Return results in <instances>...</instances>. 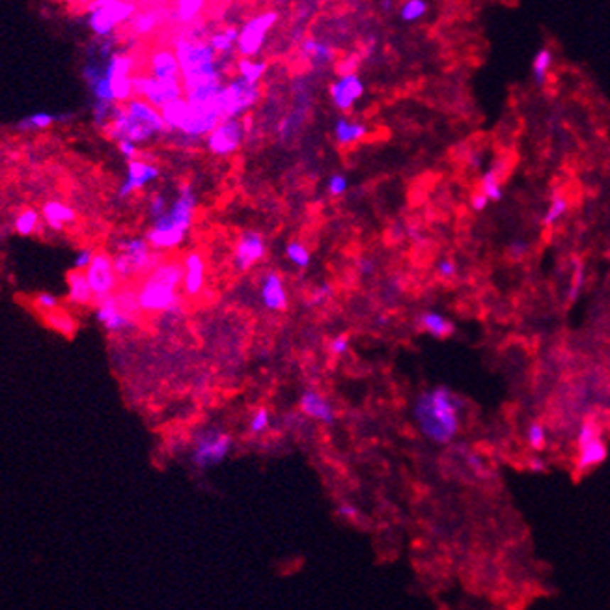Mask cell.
Instances as JSON below:
<instances>
[{"label": "cell", "instance_id": "55", "mask_svg": "<svg viewBox=\"0 0 610 610\" xmlns=\"http://www.w3.org/2000/svg\"><path fill=\"white\" fill-rule=\"evenodd\" d=\"M118 151H120V156L124 157V159H127V163L129 160H135L138 159V156H141V150H138V146L133 144V142H118Z\"/></svg>", "mask_w": 610, "mask_h": 610}, {"label": "cell", "instance_id": "41", "mask_svg": "<svg viewBox=\"0 0 610 610\" xmlns=\"http://www.w3.org/2000/svg\"><path fill=\"white\" fill-rule=\"evenodd\" d=\"M567 207H570L567 198H565L564 195H555L552 196V200H550L549 207H547L545 215H543V219H541V224L545 226V228L555 226L556 222H558L565 213H567Z\"/></svg>", "mask_w": 610, "mask_h": 610}, {"label": "cell", "instance_id": "38", "mask_svg": "<svg viewBox=\"0 0 610 610\" xmlns=\"http://www.w3.org/2000/svg\"><path fill=\"white\" fill-rule=\"evenodd\" d=\"M555 62V56H552V50L543 47L535 53L534 60H532V75H534L535 85L543 86L547 82V77H549L550 65Z\"/></svg>", "mask_w": 610, "mask_h": 610}, {"label": "cell", "instance_id": "58", "mask_svg": "<svg viewBox=\"0 0 610 610\" xmlns=\"http://www.w3.org/2000/svg\"><path fill=\"white\" fill-rule=\"evenodd\" d=\"M530 467H532V470H538V472H545L547 470L545 461L541 459V457H535V459H532Z\"/></svg>", "mask_w": 610, "mask_h": 610}, {"label": "cell", "instance_id": "26", "mask_svg": "<svg viewBox=\"0 0 610 610\" xmlns=\"http://www.w3.org/2000/svg\"><path fill=\"white\" fill-rule=\"evenodd\" d=\"M41 220L53 232H62L65 226H71L77 220V213L71 205L60 200H47L41 205Z\"/></svg>", "mask_w": 610, "mask_h": 610}, {"label": "cell", "instance_id": "36", "mask_svg": "<svg viewBox=\"0 0 610 610\" xmlns=\"http://www.w3.org/2000/svg\"><path fill=\"white\" fill-rule=\"evenodd\" d=\"M58 121V116L50 114V112H34V114H28L25 118H21L17 121V129L25 131V133H31V131H45L49 127H53Z\"/></svg>", "mask_w": 610, "mask_h": 610}, {"label": "cell", "instance_id": "47", "mask_svg": "<svg viewBox=\"0 0 610 610\" xmlns=\"http://www.w3.org/2000/svg\"><path fill=\"white\" fill-rule=\"evenodd\" d=\"M334 297V285L330 282H321L310 290V295H308V306H320L325 305L327 300H330Z\"/></svg>", "mask_w": 610, "mask_h": 610}, {"label": "cell", "instance_id": "29", "mask_svg": "<svg viewBox=\"0 0 610 610\" xmlns=\"http://www.w3.org/2000/svg\"><path fill=\"white\" fill-rule=\"evenodd\" d=\"M67 300L73 306H90L95 305L92 288L86 281V275L82 271L71 269L67 273Z\"/></svg>", "mask_w": 610, "mask_h": 610}, {"label": "cell", "instance_id": "3", "mask_svg": "<svg viewBox=\"0 0 610 610\" xmlns=\"http://www.w3.org/2000/svg\"><path fill=\"white\" fill-rule=\"evenodd\" d=\"M181 71L183 94L202 86L220 85L224 82V71L230 60H222L205 40L190 34L180 36L172 45Z\"/></svg>", "mask_w": 610, "mask_h": 610}, {"label": "cell", "instance_id": "20", "mask_svg": "<svg viewBox=\"0 0 610 610\" xmlns=\"http://www.w3.org/2000/svg\"><path fill=\"white\" fill-rule=\"evenodd\" d=\"M95 320L99 321V325L107 332H114V334L126 332V330L133 329V325H135V315L121 310L120 305L116 303L114 295L95 305Z\"/></svg>", "mask_w": 610, "mask_h": 610}, {"label": "cell", "instance_id": "9", "mask_svg": "<svg viewBox=\"0 0 610 610\" xmlns=\"http://www.w3.org/2000/svg\"><path fill=\"white\" fill-rule=\"evenodd\" d=\"M232 445H234V439L230 433L217 430V427L202 430L192 442L190 463L198 470L215 469L230 455Z\"/></svg>", "mask_w": 610, "mask_h": 610}, {"label": "cell", "instance_id": "10", "mask_svg": "<svg viewBox=\"0 0 610 610\" xmlns=\"http://www.w3.org/2000/svg\"><path fill=\"white\" fill-rule=\"evenodd\" d=\"M281 16L275 10H266L249 17L241 25L239 38H237V55L241 58H258L263 45H266L267 36L275 28Z\"/></svg>", "mask_w": 610, "mask_h": 610}, {"label": "cell", "instance_id": "45", "mask_svg": "<svg viewBox=\"0 0 610 610\" xmlns=\"http://www.w3.org/2000/svg\"><path fill=\"white\" fill-rule=\"evenodd\" d=\"M32 306H34V310H38L41 314V317L45 314H50V312L55 310H60V300H58V297L53 295V293H38V295L34 297V300H32Z\"/></svg>", "mask_w": 610, "mask_h": 610}, {"label": "cell", "instance_id": "48", "mask_svg": "<svg viewBox=\"0 0 610 610\" xmlns=\"http://www.w3.org/2000/svg\"><path fill=\"white\" fill-rule=\"evenodd\" d=\"M116 105H110V103H99V101H94V107H92V116H94V124L99 129H105L109 126L110 116H112V110Z\"/></svg>", "mask_w": 610, "mask_h": 610}, {"label": "cell", "instance_id": "46", "mask_svg": "<svg viewBox=\"0 0 610 610\" xmlns=\"http://www.w3.org/2000/svg\"><path fill=\"white\" fill-rule=\"evenodd\" d=\"M170 205V198L165 195V192H153L148 200V217L151 220H157L159 217H163Z\"/></svg>", "mask_w": 610, "mask_h": 610}, {"label": "cell", "instance_id": "17", "mask_svg": "<svg viewBox=\"0 0 610 610\" xmlns=\"http://www.w3.org/2000/svg\"><path fill=\"white\" fill-rule=\"evenodd\" d=\"M160 168L150 159H144V157H138L135 160H129L127 163V170L126 178L118 187V198L120 200H127L131 196L138 192V190L146 189L148 185H151L153 181L159 180Z\"/></svg>", "mask_w": 610, "mask_h": 610}, {"label": "cell", "instance_id": "27", "mask_svg": "<svg viewBox=\"0 0 610 610\" xmlns=\"http://www.w3.org/2000/svg\"><path fill=\"white\" fill-rule=\"evenodd\" d=\"M416 323H418L420 330L427 332V334L437 338V340L450 338L455 332L454 321H452L450 317H446L445 314H440V312L435 310H424L416 317Z\"/></svg>", "mask_w": 610, "mask_h": 610}, {"label": "cell", "instance_id": "52", "mask_svg": "<svg viewBox=\"0 0 610 610\" xmlns=\"http://www.w3.org/2000/svg\"><path fill=\"white\" fill-rule=\"evenodd\" d=\"M94 256H95L94 249H80V251L75 254V258H73V269L82 271V273H85V271L90 267Z\"/></svg>", "mask_w": 610, "mask_h": 610}, {"label": "cell", "instance_id": "28", "mask_svg": "<svg viewBox=\"0 0 610 610\" xmlns=\"http://www.w3.org/2000/svg\"><path fill=\"white\" fill-rule=\"evenodd\" d=\"M168 17H170V11L165 8H148V10L136 11V16L131 19V31L138 38L153 34Z\"/></svg>", "mask_w": 610, "mask_h": 610}, {"label": "cell", "instance_id": "22", "mask_svg": "<svg viewBox=\"0 0 610 610\" xmlns=\"http://www.w3.org/2000/svg\"><path fill=\"white\" fill-rule=\"evenodd\" d=\"M299 409L306 418L320 422V424L332 425L336 422L334 405L317 391L303 392L299 398Z\"/></svg>", "mask_w": 610, "mask_h": 610}, {"label": "cell", "instance_id": "33", "mask_svg": "<svg viewBox=\"0 0 610 610\" xmlns=\"http://www.w3.org/2000/svg\"><path fill=\"white\" fill-rule=\"evenodd\" d=\"M205 10L204 0H180L170 10V19L181 26H190Z\"/></svg>", "mask_w": 610, "mask_h": 610}, {"label": "cell", "instance_id": "6", "mask_svg": "<svg viewBox=\"0 0 610 610\" xmlns=\"http://www.w3.org/2000/svg\"><path fill=\"white\" fill-rule=\"evenodd\" d=\"M112 263L118 281L127 282L141 275H150L160 263V254L156 252L141 235L121 237L116 243V252L112 254Z\"/></svg>", "mask_w": 610, "mask_h": 610}, {"label": "cell", "instance_id": "44", "mask_svg": "<svg viewBox=\"0 0 610 610\" xmlns=\"http://www.w3.org/2000/svg\"><path fill=\"white\" fill-rule=\"evenodd\" d=\"M271 425V413L266 407H260L252 413L251 420H249V431L252 435H261L263 431L269 430Z\"/></svg>", "mask_w": 610, "mask_h": 610}, {"label": "cell", "instance_id": "59", "mask_svg": "<svg viewBox=\"0 0 610 610\" xmlns=\"http://www.w3.org/2000/svg\"><path fill=\"white\" fill-rule=\"evenodd\" d=\"M469 165L472 166V168H480V166H481V156H480V153H470Z\"/></svg>", "mask_w": 610, "mask_h": 610}, {"label": "cell", "instance_id": "53", "mask_svg": "<svg viewBox=\"0 0 610 610\" xmlns=\"http://www.w3.org/2000/svg\"><path fill=\"white\" fill-rule=\"evenodd\" d=\"M336 516L344 521H356L360 517V511L355 504H349V502H340L336 506Z\"/></svg>", "mask_w": 610, "mask_h": 610}, {"label": "cell", "instance_id": "12", "mask_svg": "<svg viewBox=\"0 0 610 610\" xmlns=\"http://www.w3.org/2000/svg\"><path fill=\"white\" fill-rule=\"evenodd\" d=\"M133 94L141 97L157 110H163L166 105L183 97V85L181 80H159L148 73H135L133 77Z\"/></svg>", "mask_w": 610, "mask_h": 610}, {"label": "cell", "instance_id": "2", "mask_svg": "<svg viewBox=\"0 0 610 610\" xmlns=\"http://www.w3.org/2000/svg\"><path fill=\"white\" fill-rule=\"evenodd\" d=\"M196 209H198V195L192 183L183 181L175 189L174 198L170 200L165 215L151 220L150 228L146 232L144 237L151 249L159 254L180 249L195 224Z\"/></svg>", "mask_w": 610, "mask_h": 610}, {"label": "cell", "instance_id": "37", "mask_svg": "<svg viewBox=\"0 0 610 610\" xmlns=\"http://www.w3.org/2000/svg\"><path fill=\"white\" fill-rule=\"evenodd\" d=\"M43 321H45L47 327H50V329L64 336H73L77 332L75 317L67 314L65 310H55L50 312V314H45L43 315Z\"/></svg>", "mask_w": 610, "mask_h": 610}, {"label": "cell", "instance_id": "40", "mask_svg": "<svg viewBox=\"0 0 610 610\" xmlns=\"http://www.w3.org/2000/svg\"><path fill=\"white\" fill-rule=\"evenodd\" d=\"M430 11V4L425 0H407L400 6V19L407 25H413V23H418L420 19H424L425 13Z\"/></svg>", "mask_w": 610, "mask_h": 610}, {"label": "cell", "instance_id": "56", "mask_svg": "<svg viewBox=\"0 0 610 610\" xmlns=\"http://www.w3.org/2000/svg\"><path fill=\"white\" fill-rule=\"evenodd\" d=\"M356 269L362 276H371L377 271V263L374 258H360L356 263Z\"/></svg>", "mask_w": 610, "mask_h": 610}, {"label": "cell", "instance_id": "5", "mask_svg": "<svg viewBox=\"0 0 610 610\" xmlns=\"http://www.w3.org/2000/svg\"><path fill=\"white\" fill-rule=\"evenodd\" d=\"M183 267L180 261H160L150 275H146L136 291L138 310L146 314H168L180 305V288Z\"/></svg>", "mask_w": 610, "mask_h": 610}, {"label": "cell", "instance_id": "34", "mask_svg": "<svg viewBox=\"0 0 610 610\" xmlns=\"http://www.w3.org/2000/svg\"><path fill=\"white\" fill-rule=\"evenodd\" d=\"M187 114H189V105H187L185 97L174 101V103L166 105L165 109L160 110V116H163V121H165V127L168 133H180L181 126L187 120Z\"/></svg>", "mask_w": 610, "mask_h": 610}, {"label": "cell", "instance_id": "24", "mask_svg": "<svg viewBox=\"0 0 610 610\" xmlns=\"http://www.w3.org/2000/svg\"><path fill=\"white\" fill-rule=\"evenodd\" d=\"M300 55L312 67H325L336 62V49L329 41L317 38H303L299 45Z\"/></svg>", "mask_w": 610, "mask_h": 610}, {"label": "cell", "instance_id": "1", "mask_svg": "<svg viewBox=\"0 0 610 610\" xmlns=\"http://www.w3.org/2000/svg\"><path fill=\"white\" fill-rule=\"evenodd\" d=\"M463 400L452 388L437 385L420 392L413 403V420L422 435L435 445H450L461 430Z\"/></svg>", "mask_w": 610, "mask_h": 610}, {"label": "cell", "instance_id": "21", "mask_svg": "<svg viewBox=\"0 0 610 610\" xmlns=\"http://www.w3.org/2000/svg\"><path fill=\"white\" fill-rule=\"evenodd\" d=\"M181 267H183L181 290L187 297H198L205 285V258L200 252L190 251L181 261Z\"/></svg>", "mask_w": 610, "mask_h": 610}, {"label": "cell", "instance_id": "14", "mask_svg": "<svg viewBox=\"0 0 610 610\" xmlns=\"http://www.w3.org/2000/svg\"><path fill=\"white\" fill-rule=\"evenodd\" d=\"M246 120H220L219 126L205 136V150L215 157L235 156L246 138Z\"/></svg>", "mask_w": 610, "mask_h": 610}, {"label": "cell", "instance_id": "8", "mask_svg": "<svg viewBox=\"0 0 610 610\" xmlns=\"http://www.w3.org/2000/svg\"><path fill=\"white\" fill-rule=\"evenodd\" d=\"M261 86L245 82L239 77H230L220 86L217 95V110L222 120H245V116L258 105Z\"/></svg>", "mask_w": 610, "mask_h": 610}, {"label": "cell", "instance_id": "25", "mask_svg": "<svg viewBox=\"0 0 610 610\" xmlns=\"http://www.w3.org/2000/svg\"><path fill=\"white\" fill-rule=\"evenodd\" d=\"M370 133V127L366 121L355 120V118H338L332 127V135H334L336 144L342 148H349V146L356 144V142L364 141Z\"/></svg>", "mask_w": 610, "mask_h": 610}, {"label": "cell", "instance_id": "19", "mask_svg": "<svg viewBox=\"0 0 610 610\" xmlns=\"http://www.w3.org/2000/svg\"><path fill=\"white\" fill-rule=\"evenodd\" d=\"M260 303L267 312H282L288 308V290L281 273L269 269L261 275Z\"/></svg>", "mask_w": 610, "mask_h": 610}, {"label": "cell", "instance_id": "50", "mask_svg": "<svg viewBox=\"0 0 610 610\" xmlns=\"http://www.w3.org/2000/svg\"><path fill=\"white\" fill-rule=\"evenodd\" d=\"M435 271L440 281H452V278H455V275H457V263H455L452 258H442V260H439V263H437Z\"/></svg>", "mask_w": 610, "mask_h": 610}, {"label": "cell", "instance_id": "15", "mask_svg": "<svg viewBox=\"0 0 610 610\" xmlns=\"http://www.w3.org/2000/svg\"><path fill=\"white\" fill-rule=\"evenodd\" d=\"M86 281L90 284L92 293H94L95 305L101 300L109 299L118 290V276H116L114 263H112V254L109 252H95L90 267L85 271Z\"/></svg>", "mask_w": 610, "mask_h": 610}, {"label": "cell", "instance_id": "54", "mask_svg": "<svg viewBox=\"0 0 610 610\" xmlns=\"http://www.w3.org/2000/svg\"><path fill=\"white\" fill-rule=\"evenodd\" d=\"M528 249H530V246H528L526 241H513V243L508 246V256H510V260L519 261L528 254Z\"/></svg>", "mask_w": 610, "mask_h": 610}, {"label": "cell", "instance_id": "49", "mask_svg": "<svg viewBox=\"0 0 610 610\" xmlns=\"http://www.w3.org/2000/svg\"><path fill=\"white\" fill-rule=\"evenodd\" d=\"M349 190V180H347V175L345 174H332L327 180V192H329L330 196H334V198H340V196H344L345 192Z\"/></svg>", "mask_w": 610, "mask_h": 610}, {"label": "cell", "instance_id": "23", "mask_svg": "<svg viewBox=\"0 0 610 610\" xmlns=\"http://www.w3.org/2000/svg\"><path fill=\"white\" fill-rule=\"evenodd\" d=\"M148 75L159 80H181V71L174 50L168 47H159L151 50L148 58Z\"/></svg>", "mask_w": 610, "mask_h": 610}, {"label": "cell", "instance_id": "16", "mask_svg": "<svg viewBox=\"0 0 610 610\" xmlns=\"http://www.w3.org/2000/svg\"><path fill=\"white\" fill-rule=\"evenodd\" d=\"M267 254V241L263 234L258 230L241 232L239 237L235 239L234 254H232V263L237 271L245 273L251 271L256 263H260Z\"/></svg>", "mask_w": 610, "mask_h": 610}, {"label": "cell", "instance_id": "30", "mask_svg": "<svg viewBox=\"0 0 610 610\" xmlns=\"http://www.w3.org/2000/svg\"><path fill=\"white\" fill-rule=\"evenodd\" d=\"M237 38H239L237 26H224V28L213 32L207 38V43L211 45V49L215 50L219 58L232 60L234 53H237Z\"/></svg>", "mask_w": 610, "mask_h": 610}, {"label": "cell", "instance_id": "51", "mask_svg": "<svg viewBox=\"0 0 610 610\" xmlns=\"http://www.w3.org/2000/svg\"><path fill=\"white\" fill-rule=\"evenodd\" d=\"M349 347H351V340L347 334H338L334 336L332 340H330L329 344V351L332 353L334 356H344L349 353Z\"/></svg>", "mask_w": 610, "mask_h": 610}, {"label": "cell", "instance_id": "57", "mask_svg": "<svg viewBox=\"0 0 610 610\" xmlns=\"http://www.w3.org/2000/svg\"><path fill=\"white\" fill-rule=\"evenodd\" d=\"M487 205H489V200H487V198L481 195L480 190L470 196V207H472L474 211H478V213H480V211H485V207H487Z\"/></svg>", "mask_w": 610, "mask_h": 610}, {"label": "cell", "instance_id": "35", "mask_svg": "<svg viewBox=\"0 0 610 610\" xmlns=\"http://www.w3.org/2000/svg\"><path fill=\"white\" fill-rule=\"evenodd\" d=\"M41 228V213L34 207H26L17 213L16 220H13V230L19 235H34L38 234Z\"/></svg>", "mask_w": 610, "mask_h": 610}, {"label": "cell", "instance_id": "4", "mask_svg": "<svg viewBox=\"0 0 610 610\" xmlns=\"http://www.w3.org/2000/svg\"><path fill=\"white\" fill-rule=\"evenodd\" d=\"M110 141L133 142L141 146L166 133L165 121L156 107L141 97H133L124 105H116L110 116L109 126L103 129Z\"/></svg>", "mask_w": 610, "mask_h": 610}, {"label": "cell", "instance_id": "7", "mask_svg": "<svg viewBox=\"0 0 610 610\" xmlns=\"http://www.w3.org/2000/svg\"><path fill=\"white\" fill-rule=\"evenodd\" d=\"M86 25L97 40H109L118 28L136 16L135 2L126 0H97L86 6Z\"/></svg>", "mask_w": 610, "mask_h": 610}, {"label": "cell", "instance_id": "13", "mask_svg": "<svg viewBox=\"0 0 610 610\" xmlns=\"http://www.w3.org/2000/svg\"><path fill=\"white\" fill-rule=\"evenodd\" d=\"M136 60L129 53H114L105 64V79L110 86L116 105H124L135 97L133 94V77H135Z\"/></svg>", "mask_w": 610, "mask_h": 610}, {"label": "cell", "instance_id": "39", "mask_svg": "<svg viewBox=\"0 0 610 610\" xmlns=\"http://www.w3.org/2000/svg\"><path fill=\"white\" fill-rule=\"evenodd\" d=\"M285 260L290 261L291 266H295L297 269H306L312 261L310 249L303 241H290L285 245Z\"/></svg>", "mask_w": 610, "mask_h": 610}, {"label": "cell", "instance_id": "32", "mask_svg": "<svg viewBox=\"0 0 610 610\" xmlns=\"http://www.w3.org/2000/svg\"><path fill=\"white\" fill-rule=\"evenodd\" d=\"M235 70H237V77L243 79L249 85L260 86L261 79L266 77L269 64L260 58H239L235 62Z\"/></svg>", "mask_w": 610, "mask_h": 610}, {"label": "cell", "instance_id": "42", "mask_svg": "<svg viewBox=\"0 0 610 610\" xmlns=\"http://www.w3.org/2000/svg\"><path fill=\"white\" fill-rule=\"evenodd\" d=\"M547 430L540 422H532L526 430V442L534 452H543L547 448Z\"/></svg>", "mask_w": 610, "mask_h": 610}, {"label": "cell", "instance_id": "18", "mask_svg": "<svg viewBox=\"0 0 610 610\" xmlns=\"http://www.w3.org/2000/svg\"><path fill=\"white\" fill-rule=\"evenodd\" d=\"M366 94L364 80L360 79L359 73H345L329 86V95L332 105L342 112H349Z\"/></svg>", "mask_w": 610, "mask_h": 610}, {"label": "cell", "instance_id": "31", "mask_svg": "<svg viewBox=\"0 0 610 610\" xmlns=\"http://www.w3.org/2000/svg\"><path fill=\"white\" fill-rule=\"evenodd\" d=\"M504 160H496L489 170L480 178V192L489 202H501L504 196L502 190V175H504Z\"/></svg>", "mask_w": 610, "mask_h": 610}, {"label": "cell", "instance_id": "43", "mask_svg": "<svg viewBox=\"0 0 610 610\" xmlns=\"http://www.w3.org/2000/svg\"><path fill=\"white\" fill-rule=\"evenodd\" d=\"M582 284H584V263L575 258L573 260V276H571L570 290H567V300L571 305L579 299L580 291H582Z\"/></svg>", "mask_w": 610, "mask_h": 610}, {"label": "cell", "instance_id": "11", "mask_svg": "<svg viewBox=\"0 0 610 610\" xmlns=\"http://www.w3.org/2000/svg\"><path fill=\"white\" fill-rule=\"evenodd\" d=\"M609 457V446L601 435L599 425L594 420H586L580 425L577 435L575 467L579 472H590L603 465Z\"/></svg>", "mask_w": 610, "mask_h": 610}]
</instances>
